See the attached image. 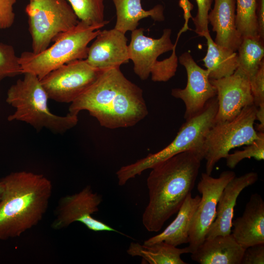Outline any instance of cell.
I'll return each instance as SVG.
<instances>
[{"instance_id": "cell-4", "label": "cell", "mask_w": 264, "mask_h": 264, "mask_svg": "<svg viewBox=\"0 0 264 264\" xmlns=\"http://www.w3.org/2000/svg\"><path fill=\"white\" fill-rule=\"evenodd\" d=\"M8 89L6 102L15 109L8 116L9 121H20L28 124L37 131L47 129L55 133L63 134L78 123V115L66 116L53 114L48 107L47 94L40 79L30 73H23Z\"/></svg>"}, {"instance_id": "cell-6", "label": "cell", "mask_w": 264, "mask_h": 264, "mask_svg": "<svg viewBox=\"0 0 264 264\" xmlns=\"http://www.w3.org/2000/svg\"><path fill=\"white\" fill-rule=\"evenodd\" d=\"M103 27L80 21L43 51L39 53L23 52L19 57L22 73H30L41 80L50 72L66 64L86 59L89 43L96 38Z\"/></svg>"}, {"instance_id": "cell-8", "label": "cell", "mask_w": 264, "mask_h": 264, "mask_svg": "<svg viewBox=\"0 0 264 264\" xmlns=\"http://www.w3.org/2000/svg\"><path fill=\"white\" fill-rule=\"evenodd\" d=\"M256 111L254 104L246 106L233 119L215 123L210 129L204 143L206 174L211 175L216 164L231 150L259 138L260 132L254 128Z\"/></svg>"}, {"instance_id": "cell-1", "label": "cell", "mask_w": 264, "mask_h": 264, "mask_svg": "<svg viewBox=\"0 0 264 264\" xmlns=\"http://www.w3.org/2000/svg\"><path fill=\"white\" fill-rule=\"evenodd\" d=\"M83 110L110 129L133 126L148 114L142 89L127 79L120 68L102 70L68 109L76 115Z\"/></svg>"}, {"instance_id": "cell-30", "label": "cell", "mask_w": 264, "mask_h": 264, "mask_svg": "<svg viewBox=\"0 0 264 264\" xmlns=\"http://www.w3.org/2000/svg\"><path fill=\"white\" fill-rule=\"evenodd\" d=\"M249 82L254 104L257 108L264 107V63Z\"/></svg>"}, {"instance_id": "cell-10", "label": "cell", "mask_w": 264, "mask_h": 264, "mask_svg": "<svg viewBox=\"0 0 264 264\" xmlns=\"http://www.w3.org/2000/svg\"><path fill=\"white\" fill-rule=\"evenodd\" d=\"M101 71L89 65L86 59L76 60L52 70L40 80L49 99L71 103L96 80Z\"/></svg>"}, {"instance_id": "cell-27", "label": "cell", "mask_w": 264, "mask_h": 264, "mask_svg": "<svg viewBox=\"0 0 264 264\" xmlns=\"http://www.w3.org/2000/svg\"><path fill=\"white\" fill-rule=\"evenodd\" d=\"M251 158L258 161L264 159V132H260L259 138L246 145L242 150L237 151L232 154L229 153L225 158L227 166L234 169L243 159Z\"/></svg>"}, {"instance_id": "cell-33", "label": "cell", "mask_w": 264, "mask_h": 264, "mask_svg": "<svg viewBox=\"0 0 264 264\" xmlns=\"http://www.w3.org/2000/svg\"><path fill=\"white\" fill-rule=\"evenodd\" d=\"M256 17L258 36L264 42V0H257Z\"/></svg>"}, {"instance_id": "cell-17", "label": "cell", "mask_w": 264, "mask_h": 264, "mask_svg": "<svg viewBox=\"0 0 264 264\" xmlns=\"http://www.w3.org/2000/svg\"><path fill=\"white\" fill-rule=\"evenodd\" d=\"M232 227L231 233L243 248L264 243V201L260 195L250 196L242 215L232 221Z\"/></svg>"}, {"instance_id": "cell-12", "label": "cell", "mask_w": 264, "mask_h": 264, "mask_svg": "<svg viewBox=\"0 0 264 264\" xmlns=\"http://www.w3.org/2000/svg\"><path fill=\"white\" fill-rule=\"evenodd\" d=\"M102 200L101 196L93 192L88 185L77 193L61 198L55 210V218L51 227L60 230L79 221L94 232H114L125 235L92 217L98 211Z\"/></svg>"}, {"instance_id": "cell-3", "label": "cell", "mask_w": 264, "mask_h": 264, "mask_svg": "<svg viewBox=\"0 0 264 264\" xmlns=\"http://www.w3.org/2000/svg\"><path fill=\"white\" fill-rule=\"evenodd\" d=\"M0 199V240L20 237L37 225L46 213L52 193L50 180L30 172H12L2 177Z\"/></svg>"}, {"instance_id": "cell-29", "label": "cell", "mask_w": 264, "mask_h": 264, "mask_svg": "<svg viewBox=\"0 0 264 264\" xmlns=\"http://www.w3.org/2000/svg\"><path fill=\"white\" fill-rule=\"evenodd\" d=\"M198 5L197 14L192 18L195 32L199 36L205 37L209 33L208 16L213 0H196Z\"/></svg>"}, {"instance_id": "cell-15", "label": "cell", "mask_w": 264, "mask_h": 264, "mask_svg": "<svg viewBox=\"0 0 264 264\" xmlns=\"http://www.w3.org/2000/svg\"><path fill=\"white\" fill-rule=\"evenodd\" d=\"M88 46L87 62L102 71L120 68L129 62L128 45L125 34L113 28L101 30Z\"/></svg>"}, {"instance_id": "cell-9", "label": "cell", "mask_w": 264, "mask_h": 264, "mask_svg": "<svg viewBox=\"0 0 264 264\" xmlns=\"http://www.w3.org/2000/svg\"><path fill=\"white\" fill-rule=\"evenodd\" d=\"M144 29L132 31L131 40L128 45L129 58L133 63L134 73L142 80L151 74L154 82H166L175 74L176 64L170 57L158 61L159 55L172 50L174 46L171 40L172 30L164 29L159 39H155L144 34Z\"/></svg>"}, {"instance_id": "cell-23", "label": "cell", "mask_w": 264, "mask_h": 264, "mask_svg": "<svg viewBox=\"0 0 264 264\" xmlns=\"http://www.w3.org/2000/svg\"><path fill=\"white\" fill-rule=\"evenodd\" d=\"M207 50L203 59L210 79H218L232 74L238 67L237 53L217 44L210 33L204 37Z\"/></svg>"}, {"instance_id": "cell-34", "label": "cell", "mask_w": 264, "mask_h": 264, "mask_svg": "<svg viewBox=\"0 0 264 264\" xmlns=\"http://www.w3.org/2000/svg\"><path fill=\"white\" fill-rule=\"evenodd\" d=\"M179 5L184 11V17L186 21L185 25L186 26L189 19L191 18V11L193 9V5L189 0H180Z\"/></svg>"}, {"instance_id": "cell-19", "label": "cell", "mask_w": 264, "mask_h": 264, "mask_svg": "<svg viewBox=\"0 0 264 264\" xmlns=\"http://www.w3.org/2000/svg\"><path fill=\"white\" fill-rule=\"evenodd\" d=\"M214 5L208 19L216 33L215 43L236 52L242 37L236 25V0H213Z\"/></svg>"}, {"instance_id": "cell-16", "label": "cell", "mask_w": 264, "mask_h": 264, "mask_svg": "<svg viewBox=\"0 0 264 264\" xmlns=\"http://www.w3.org/2000/svg\"><path fill=\"white\" fill-rule=\"evenodd\" d=\"M258 179V174L250 172L239 177L236 176L227 184L220 196L216 218L208 231L205 239L231 233L237 198L245 188L254 184Z\"/></svg>"}, {"instance_id": "cell-31", "label": "cell", "mask_w": 264, "mask_h": 264, "mask_svg": "<svg viewBox=\"0 0 264 264\" xmlns=\"http://www.w3.org/2000/svg\"><path fill=\"white\" fill-rule=\"evenodd\" d=\"M17 0H0V30L11 27L15 22L14 5Z\"/></svg>"}, {"instance_id": "cell-35", "label": "cell", "mask_w": 264, "mask_h": 264, "mask_svg": "<svg viewBox=\"0 0 264 264\" xmlns=\"http://www.w3.org/2000/svg\"><path fill=\"white\" fill-rule=\"evenodd\" d=\"M4 190V185L2 181L0 179V199L1 198Z\"/></svg>"}, {"instance_id": "cell-25", "label": "cell", "mask_w": 264, "mask_h": 264, "mask_svg": "<svg viewBox=\"0 0 264 264\" xmlns=\"http://www.w3.org/2000/svg\"><path fill=\"white\" fill-rule=\"evenodd\" d=\"M257 0H236V25L242 38L257 37Z\"/></svg>"}, {"instance_id": "cell-22", "label": "cell", "mask_w": 264, "mask_h": 264, "mask_svg": "<svg viewBox=\"0 0 264 264\" xmlns=\"http://www.w3.org/2000/svg\"><path fill=\"white\" fill-rule=\"evenodd\" d=\"M132 256H139L150 264H187L181 258L183 254L190 253L188 247L177 248L164 242L150 245L131 242L127 251Z\"/></svg>"}, {"instance_id": "cell-32", "label": "cell", "mask_w": 264, "mask_h": 264, "mask_svg": "<svg viewBox=\"0 0 264 264\" xmlns=\"http://www.w3.org/2000/svg\"><path fill=\"white\" fill-rule=\"evenodd\" d=\"M264 243L253 245L245 249L241 264H264Z\"/></svg>"}, {"instance_id": "cell-18", "label": "cell", "mask_w": 264, "mask_h": 264, "mask_svg": "<svg viewBox=\"0 0 264 264\" xmlns=\"http://www.w3.org/2000/svg\"><path fill=\"white\" fill-rule=\"evenodd\" d=\"M244 250L230 233L206 239L191 258L200 264H241Z\"/></svg>"}, {"instance_id": "cell-26", "label": "cell", "mask_w": 264, "mask_h": 264, "mask_svg": "<svg viewBox=\"0 0 264 264\" xmlns=\"http://www.w3.org/2000/svg\"><path fill=\"white\" fill-rule=\"evenodd\" d=\"M104 0H66L80 21L91 25L104 26Z\"/></svg>"}, {"instance_id": "cell-11", "label": "cell", "mask_w": 264, "mask_h": 264, "mask_svg": "<svg viewBox=\"0 0 264 264\" xmlns=\"http://www.w3.org/2000/svg\"><path fill=\"white\" fill-rule=\"evenodd\" d=\"M235 176V173L231 171L222 172L218 177H213L206 173L201 174L197 185L201 196L189 231L187 247L190 253L195 251L205 240L208 231L216 218L220 194L227 184Z\"/></svg>"}, {"instance_id": "cell-7", "label": "cell", "mask_w": 264, "mask_h": 264, "mask_svg": "<svg viewBox=\"0 0 264 264\" xmlns=\"http://www.w3.org/2000/svg\"><path fill=\"white\" fill-rule=\"evenodd\" d=\"M34 53L45 50L58 37L79 21L66 0L29 1L25 9Z\"/></svg>"}, {"instance_id": "cell-2", "label": "cell", "mask_w": 264, "mask_h": 264, "mask_svg": "<svg viewBox=\"0 0 264 264\" xmlns=\"http://www.w3.org/2000/svg\"><path fill=\"white\" fill-rule=\"evenodd\" d=\"M203 159L188 151L160 161L152 168L147 179L149 200L142 223L149 232H158L176 213L193 189Z\"/></svg>"}, {"instance_id": "cell-28", "label": "cell", "mask_w": 264, "mask_h": 264, "mask_svg": "<svg viewBox=\"0 0 264 264\" xmlns=\"http://www.w3.org/2000/svg\"><path fill=\"white\" fill-rule=\"evenodd\" d=\"M22 74L19 64V57L14 47L0 42V84L9 77H15Z\"/></svg>"}, {"instance_id": "cell-21", "label": "cell", "mask_w": 264, "mask_h": 264, "mask_svg": "<svg viewBox=\"0 0 264 264\" xmlns=\"http://www.w3.org/2000/svg\"><path fill=\"white\" fill-rule=\"evenodd\" d=\"M116 9V21L114 28L126 33L136 29L139 21L151 17L154 21L162 22L165 17L163 7L157 5L149 10H144L141 0H112Z\"/></svg>"}, {"instance_id": "cell-13", "label": "cell", "mask_w": 264, "mask_h": 264, "mask_svg": "<svg viewBox=\"0 0 264 264\" xmlns=\"http://www.w3.org/2000/svg\"><path fill=\"white\" fill-rule=\"evenodd\" d=\"M178 61L186 70L187 85L184 88L172 89L171 94L184 102V118L187 120L201 112L207 102L216 96L217 91L210 82L207 69L198 66L189 52L182 53Z\"/></svg>"}, {"instance_id": "cell-14", "label": "cell", "mask_w": 264, "mask_h": 264, "mask_svg": "<svg viewBox=\"0 0 264 264\" xmlns=\"http://www.w3.org/2000/svg\"><path fill=\"white\" fill-rule=\"evenodd\" d=\"M210 81L218 104L215 123L231 120L244 107L254 104L249 78L239 67L229 76Z\"/></svg>"}, {"instance_id": "cell-36", "label": "cell", "mask_w": 264, "mask_h": 264, "mask_svg": "<svg viewBox=\"0 0 264 264\" xmlns=\"http://www.w3.org/2000/svg\"><path fill=\"white\" fill-rule=\"evenodd\" d=\"M35 0H29V1H35Z\"/></svg>"}, {"instance_id": "cell-24", "label": "cell", "mask_w": 264, "mask_h": 264, "mask_svg": "<svg viewBox=\"0 0 264 264\" xmlns=\"http://www.w3.org/2000/svg\"><path fill=\"white\" fill-rule=\"evenodd\" d=\"M237 51L238 67L249 80L264 63V42L259 37L242 38Z\"/></svg>"}, {"instance_id": "cell-5", "label": "cell", "mask_w": 264, "mask_h": 264, "mask_svg": "<svg viewBox=\"0 0 264 264\" xmlns=\"http://www.w3.org/2000/svg\"><path fill=\"white\" fill-rule=\"evenodd\" d=\"M218 108L216 96L207 102L201 112L186 120L175 139L166 147L134 163L121 167L116 172L118 184L124 185L129 180L151 169L156 163L183 152H194L203 159L205 138L215 124Z\"/></svg>"}, {"instance_id": "cell-20", "label": "cell", "mask_w": 264, "mask_h": 264, "mask_svg": "<svg viewBox=\"0 0 264 264\" xmlns=\"http://www.w3.org/2000/svg\"><path fill=\"white\" fill-rule=\"evenodd\" d=\"M200 200V196L193 197L192 193H190L177 212L175 220L161 233L145 241L144 244L164 242L177 247L189 243L191 222Z\"/></svg>"}]
</instances>
